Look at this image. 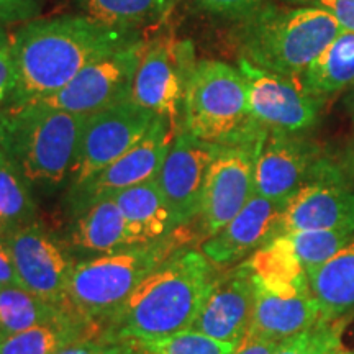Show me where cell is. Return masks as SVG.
I'll return each mask as SVG.
<instances>
[{
  "instance_id": "obj_41",
  "label": "cell",
  "mask_w": 354,
  "mask_h": 354,
  "mask_svg": "<svg viewBox=\"0 0 354 354\" xmlns=\"http://www.w3.org/2000/svg\"><path fill=\"white\" fill-rule=\"evenodd\" d=\"M333 354H354V348H346V346H344V344L342 343L338 348L335 349Z\"/></svg>"
},
{
  "instance_id": "obj_39",
  "label": "cell",
  "mask_w": 354,
  "mask_h": 354,
  "mask_svg": "<svg viewBox=\"0 0 354 354\" xmlns=\"http://www.w3.org/2000/svg\"><path fill=\"white\" fill-rule=\"evenodd\" d=\"M125 354H149V353L141 343L128 342V349L125 351Z\"/></svg>"
},
{
  "instance_id": "obj_22",
  "label": "cell",
  "mask_w": 354,
  "mask_h": 354,
  "mask_svg": "<svg viewBox=\"0 0 354 354\" xmlns=\"http://www.w3.org/2000/svg\"><path fill=\"white\" fill-rule=\"evenodd\" d=\"M112 198L117 202L136 245L161 240L180 227L156 179L133 185Z\"/></svg>"
},
{
  "instance_id": "obj_25",
  "label": "cell",
  "mask_w": 354,
  "mask_h": 354,
  "mask_svg": "<svg viewBox=\"0 0 354 354\" xmlns=\"http://www.w3.org/2000/svg\"><path fill=\"white\" fill-rule=\"evenodd\" d=\"M84 336H99V330L76 313H66L56 320L0 339V354H57Z\"/></svg>"
},
{
  "instance_id": "obj_10",
  "label": "cell",
  "mask_w": 354,
  "mask_h": 354,
  "mask_svg": "<svg viewBox=\"0 0 354 354\" xmlns=\"http://www.w3.org/2000/svg\"><path fill=\"white\" fill-rule=\"evenodd\" d=\"M194 44L189 39L161 38L146 41L131 86V99L158 117L180 127L185 88L196 68Z\"/></svg>"
},
{
  "instance_id": "obj_27",
  "label": "cell",
  "mask_w": 354,
  "mask_h": 354,
  "mask_svg": "<svg viewBox=\"0 0 354 354\" xmlns=\"http://www.w3.org/2000/svg\"><path fill=\"white\" fill-rule=\"evenodd\" d=\"M33 192L19 166L0 148V232L8 234L38 220Z\"/></svg>"
},
{
  "instance_id": "obj_44",
  "label": "cell",
  "mask_w": 354,
  "mask_h": 354,
  "mask_svg": "<svg viewBox=\"0 0 354 354\" xmlns=\"http://www.w3.org/2000/svg\"><path fill=\"white\" fill-rule=\"evenodd\" d=\"M174 2H176V0H174Z\"/></svg>"
},
{
  "instance_id": "obj_33",
  "label": "cell",
  "mask_w": 354,
  "mask_h": 354,
  "mask_svg": "<svg viewBox=\"0 0 354 354\" xmlns=\"http://www.w3.org/2000/svg\"><path fill=\"white\" fill-rule=\"evenodd\" d=\"M48 0H0V25H24L38 19Z\"/></svg>"
},
{
  "instance_id": "obj_1",
  "label": "cell",
  "mask_w": 354,
  "mask_h": 354,
  "mask_svg": "<svg viewBox=\"0 0 354 354\" xmlns=\"http://www.w3.org/2000/svg\"><path fill=\"white\" fill-rule=\"evenodd\" d=\"M140 39L141 32L110 28L86 15L26 21L10 35L17 71L10 105L55 95L87 66Z\"/></svg>"
},
{
  "instance_id": "obj_11",
  "label": "cell",
  "mask_w": 354,
  "mask_h": 354,
  "mask_svg": "<svg viewBox=\"0 0 354 354\" xmlns=\"http://www.w3.org/2000/svg\"><path fill=\"white\" fill-rule=\"evenodd\" d=\"M8 241L21 286L48 304L73 312L69 281L77 261L66 241L39 220L8 233Z\"/></svg>"
},
{
  "instance_id": "obj_16",
  "label": "cell",
  "mask_w": 354,
  "mask_h": 354,
  "mask_svg": "<svg viewBox=\"0 0 354 354\" xmlns=\"http://www.w3.org/2000/svg\"><path fill=\"white\" fill-rule=\"evenodd\" d=\"M254 299L251 266L248 261L232 266L227 272L216 276L190 330L238 346L250 330Z\"/></svg>"
},
{
  "instance_id": "obj_17",
  "label": "cell",
  "mask_w": 354,
  "mask_h": 354,
  "mask_svg": "<svg viewBox=\"0 0 354 354\" xmlns=\"http://www.w3.org/2000/svg\"><path fill=\"white\" fill-rule=\"evenodd\" d=\"M286 203L254 194L240 214L202 241L201 253L215 268L240 264L276 236Z\"/></svg>"
},
{
  "instance_id": "obj_4",
  "label": "cell",
  "mask_w": 354,
  "mask_h": 354,
  "mask_svg": "<svg viewBox=\"0 0 354 354\" xmlns=\"http://www.w3.org/2000/svg\"><path fill=\"white\" fill-rule=\"evenodd\" d=\"M189 225L161 240L79 259L69 281V305L76 315L99 325L133 294L146 277L192 241Z\"/></svg>"
},
{
  "instance_id": "obj_28",
  "label": "cell",
  "mask_w": 354,
  "mask_h": 354,
  "mask_svg": "<svg viewBox=\"0 0 354 354\" xmlns=\"http://www.w3.org/2000/svg\"><path fill=\"white\" fill-rule=\"evenodd\" d=\"M74 313L55 307L19 286H0V339Z\"/></svg>"
},
{
  "instance_id": "obj_8",
  "label": "cell",
  "mask_w": 354,
  "mask_h": 354,
  "mask_svg": "<svg viewBox=\"0 0 354 354\" xmlns=\"http://www.w3.org/2000/svg\"><path fill=\"white\" fill-rule=\"evenodd\" d=\"M156 117L131 97L86 117L69 189L86 184L130 151L145 138Z\"/></svg>"
},
{
  "instance_id": "obj_12",
  "label": "cell",
  "mask_w": 354,
  "mask_h": 354,
  "mask_svg": "<svg viewBox=\"0 0 354 354\" xmlns=\"http://www.w3.org/2000/svg\"><path fill=\"white\" fill-rule=\"evenodd\" d=\"M238 69L246 81L251 113L266 130L304 133L317 125L323 104L305 91L300 79L259 68L241 56Z\"/></svg>"
},
{
  "instance_id": "obj_18",
  "label": "cell",
  "mask_w": 354,
  "mask_h": 354,
  "mask_svg": "<svg viewBox=\"0 0 354 354\" xmlns=\"http://www.w3.org/2000/svg\"><path fill=\"white\" fill-rule=\"evenodd\" d=\"M302 230L354 233V189L344 184L343 177L304 185L287 201L276 236Z\"/></svg>"
},
{
  "instance_id": "obj_29",
  "label": "cell",
  "mask_w": 354,
  "mask_h": 354,
  "mask_svg": "<svg viewBox=\"0 0 354 354\" xmlns=\"http://www.w3.org/2000/svg\"><path fill=\"white\" fill-rule=\"evenodd\" d=\"M284 234L307 272L330 261L354 238V233L342 230H302Z\"/></svg>"
},
{
  "instance_id": "obj_7",
  "label": "cell",
  "mask_w": 354,
  "mask_h": 354,
  "mask_svg": "<svg viewBox=\"0 0 354 354\" xmlns=\"http://www.w3.org/2000/svg\"><path fill=\"white\" fill-rule=\"evenodd\" d=\"M333 177H342V172L302 133L266 131L256 161V194L287 202L304 185Z\"/></svg>"
},
{
  "instance_id": "obj_42",
  "label": "cell",
  "mask_w": 354,
  "mask_h": 354,
  "mask_svg": "<svg viewBox=\"0 0 354 354\" xmlns=\"http://www.w3.org/2000/svg\"><path fill=\"white\" fill-rule=\"evenodd\" d=\"M348 105H349V109H351V112L354 113V86L351 91V95H349V99H348Z\"/></svg>"
},
{
  "instance_id": "obj_26",
  "label": "cell",
  "mask_w": 354,
  "mask_h": 354,
  "mask_svg": "<svg viewBox=\"0 0 354 354\" xmlns=\"http://www.w3.org/2000/svg\"><path fill=\"white\" fill-rule=\"evenodd\" d=\"M82 15L110 28L141 32L165 20L174 0H74Z\"/></svg>"
},
{
  "instance_id": "obj_9",
  "label": "cell",
  "mask_w": 354,
  "mask_h": 354,
  "mask_svg": "<svg viewBox=\"0 0 354 354\" xmlns=\"http://www.w3.org/2000/svg\"><path fill=\"white\" fill-rule=\"evenodd\" d=\"M221 146L212 162L203 187L197 223L202 236L220 232L256 194V161L264 135Z\"/></svg>"
},
{
  "instance_id": "obj_13",
  "label": "cell",
  "mask_w": 354,
  "mask_h": 354,
  "mask_svg": "<svg viewBox=\"0 0 354 354\" xmlns=\"http://www.w3.org/2000/svg\"><path fill=\"white\" fill-rule=\"evenodd\" d=\"M179 127L165 117H156L153 127L138 145L113 161L112 165L88 179L86 184L68 190V210L71 216L86 210L92 203L112 198L122 190L146 180L156 179L167 149Z\"/></svg>"
},
{
  "instance_id": "obj_15",
  "label": "cell",
  "mask_w": 354,
  "mask_h": 354,
  "mask_svg": "<svg viewBox=\"0 0 354 354\" xmlns=\"http://www.w3.org/2000/svg\"><path fill=\"white\" fill-rule=\"evenodd\" d=\"M220 148L180 128L176 133L156 183L180 227L197 221L207 174Z\"/></svg>"
},
{
  "instance_id": "obj_38",
  "label": "cell",
  "mask_w": 354,
  "mask_h": 354,
  "mask_svg": "<svg viewBox=\"0 0 354 354\" xmlns=\"http://www.w3.org/2000/svg\"><path fill=\"white\" fill-rule=\"evenodd\" d=\"M276 342H269V339L259 338V336L246 333L241 343L238 344L233 354H272L274 349L277 348Z\"/></svg>"
},
{
  "instance_id": "obj_35",
  "label": "cell",
  "mask_w": 354,
  "mask_h": 354,
  "mask_svg": "<svg viewBox=\"0 0 354 354\" xmlns=\"http://www.w3.org/2000/svg\"><path fill=\"white\" fill-rule=\"evenodd\" d=\"M17 87V71L10 44L0 50V110L12 104Z\"/></svg>"
},
{
  "instance_id": "obj_14",
  "label": "cell",
  "mask_w": 354,
  "mask_h": 354,
  "mask_svg": "<svg viewBox=\"0 0 354 354\" xmlns=\"http://www.w3.org/2000/svg\"><path fill=\"white\" fill-rule=\"evenodd\" d=\"M146 41L130 44L82 69L68 86L43 102L69 113L88 115L131 97V86Z\"/></svg>"
},
{
  "instance_id": "obj_34",
  "label": "cell",
  "mask_w": 354,
  "mask_h": 354,
  "mask_svg": "<svg viewBox=\"0 0 354 354\" xmlns=\"http://www.w3.org/2000/svg\"><path fill=\"white\" fill-rule=\"evenodd\" d=\"M128 342H112L102 336H84L57 354H125Z\"/></svg>"
},
{
  "instance_id": "obj_30",
  "label": "cell",
  "mask_w": 354,
  "mask_h": 354,
  "mask_svg": "<svg viewBox=\"0 0 354 354\" xmlns=\"http://www.w3.org/2000/svg\"><path fill=\"white\" fill-rule=\"evenodd\" d=\"M346 322H318L315 326L277 344L272 354H333L342 344Z\"/></svg>"
},
{
  "instance_id": "obj_5",
  "label": "cell",
  "mask_w": 354,
  "mask_h": 354,
  "mask_svg": "<svg viewBox=\"0 0 354 354\" xmlns=\"http://www.w3.org/2000/svg\"><path fill=\"white\" fill-rule=\"evenodd\" d=\"M339 33V25L323 8L269 3L240 21L238 43L241 57L259 68L299 79Z\"/></svg>"
},
{
  "instance_id": "obj_40",
  "label": "cell",
  "mask_w": 354,
  "mask_h": 354,
  "mask_svg": "<svg viewBox=\"0 0 354 354\" xmlns=\"http://www.w3.org/2000/svg\"><path fill=\"white\" fill-rule=\"evenodd\" d=\"M8 44H10V35H8L6 26L0 25V50H3Z\"/></svg>"
},
{
  "instance_id": "obj_2",
  "label": "cell",
  "mask_w": 354,
  "mask_h": 354,
  "mask_svg": "<svg viewBox=\"0 0 354 354\" xmlns=\"http://www.w3.org/2000/svg\"><path fill=\"white\" fill-rule=\"evenodd\" d=\"M216 269L201 251H177L100 323L99 336L153 343L190 330L218 276Z\"/></svg>"
},
{
  "instance_id": "obj_37",
  "label": "cell",
  "mask_w": 354,
  "mask_h": 354,
  "mask_svg": "<svg viewBox=\"0 0 354 354\" xmlns=\"http://www.w3.org/2000/svg\"><path fill=\"white\" fill-rule=\"evenodd\" d=\"M0 286H21L10 250L8 234L0 232Z\"/></svg>"
},
{
  "instance_id": "obj_6",
  "label": "cell",
  "mask_w": 354,
  "mask_h": 354,
  "mask_svg": "<svg viewBox=\"0 0 354 354\" xmlns=\"http://www.w3.org/2000/svg\"><path fill=\"white\" fill-rule=\"evenodd\" d=\"M179 128L220 146L266 130L251 113L246 81L238 66L218 59L197 61L185 88Z\"/></svg>"
},
{
  "instance_id": "obj_19",
  "label": "cell",
  "mask_w": 354,
  "mask_h": 354,
  "mask_svg": "<svg viewBox=\"0 0 354 354\" xmlns=\"http://www.w3.org/2000/svg\"><path fill=\"white\" fill-rule=\"evenodd\" d=\"M66 245L74 258L86 259L135 246L136 243L117 202L104 198L73 216Z\"/></svg>"
},
{
  "instance_id": "obj_36",
  "label": "cell",
  "mask_w": 354,
  "mask_h": 354,
  "mask_svg": "<svg viewBox=\"0 0 354 354\" xmlns=\"http://www.w3.org/2000/svg\"><path fill=\"white\" fill-rule=\"evenodd\" d=\"M312 6L328 12L342 32L354 33V0H315Z\"/></svg>"
},
{
  "instance_id": "obj_20",
  "label": "cell",
  "mask_w": 354,
  "mask_h": 354,
  "mask_svg": "<svg viewBox=\"0 0 354 354\" xmlns=\"http://www.w3.org/2000/svg\"><path fill=\"white\" fill-rule=\"evenodd\" d=\"M256 284V281H254ZM320 322V310L312 294L277 295L256 284L253 318L248 333L281 343Z\"/></svg>"
},
{
  "instance_id": "obj_23",
  "label": "cell",
  "mask_w": 354,
  "mask_h": 354,
  "mask_svg": "<svg viewBox=\"0 0 354 354\" xmlns=\"http://www.w3.org/2000/svg\"><path fill=\"white\" fill-rule=\"evenodd\" d=\"M256 284L277 295L308 294V277L286 234H279L246 259Z\"/></svg>"
},
{
  "instance_id": "obj_24",
  "label": "cell",
  "mask_w": 354,
  "mask_h": 354,
  "mask_svg": "<svg viewBox=\"0 0 354 354\" xmlns=\"http://www.w3.org/2000/svg\"><path fill=\"white\" fill-rule=\"evenodd\" d=\"M305 91L323 105L354 86V33L342 32L299 77Z\"/></svg>"
},
{
  "instance_id": "obj_43",
  "label": "cell",
  "mask_w": 354,
  "mask_h": 354,
  "mask_svg": "<svg viewBox=\"0 0 354 354\" xmlns=\"http://www.w3.org/2000/svg\"><path fill=\"white\" fill-rule=\"evenodd\" d=\"M294 2H299V3H307V6H312L315 0H294Z\"/></svg>"
},
{
  "instance_id": "obj_21",
  "label": "cell",
  "mask_w": 354,
  "mask_h": 354,
  "mask_svg": "<svg viewBox=\"0 0 354 354\" xmlns=\"http://www.w3.org/2000/svg\"><path fill=\"white\" fill-rule=\"evenodd\" d=\"M310 294L320 322H346L354 317V238L325 264L307 272Z\"/></svg>"
},
{
  "instance_id": "obj_31",
  "label": "cell",
  "mask_w": 354,
  "mask_h": 354,
  "mask_svg": "<svg viewBox=\"0 0 354 354\" xmlns=\"http://www.w3.org/2000/svg\"><path fill=\"white\" fill-rule=\"evenodd\" d=\"M149 354H233L236 344L223 343L210 336L187 330L153 343H141Z\"/></svg>"
},
{
  "instance_id": "obj_32",
  "label": "cell",
  "mask_w": 354,
  "mask_h": 354,
  "mask_svg": "<svg viewBox=\"0 0 354 354\" xmlns=\"http://www.w3.org/2000/svg\"><path fill=\"white\" fill-rule=\"evenodd\" d=\"M201 10L221 19L243 21L261 8L269 6V0H194Z\"/></svg>"
},
{
  "instance_id": "obj_3",
  "label": "cell",
  "mask_w": 354,
  "mask_h": 354,
  "mask_svg": "<svg viewBox=\"0 0 354 354\" xmlns=\"http://www.w3.org/2000/svg\"><path fill=\"white\" fill-rule=\"evenodd\" d=\"M86 117L46 102L0 110V148L13 159L33 190L51 194L69 184Z\"/></svg>"
}]
</instances>
